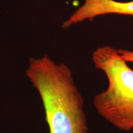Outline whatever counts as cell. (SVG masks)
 Wrapping results in <instances>:
<instances>
[{"label": "cell", "instance_id": "cell-1", "mask_svg": "<svg viewBox=\"0 0 133 133\" xmlns=\"http://www.w3.org/2000/svg\"><path fill=\"white\" fill-rule=\"evenodd\" d=\"M25 74L40 96L49 133H88L84 99L66 65L46 54L30 58Z\"/></svg>", "mask_w": 133, "mask_h": 133}, {"label": "cell", "instance_id": "cell-2", "mask_svg": "<svg viewBox=\"0 0 133 133\" xmlns=\"http://www.w3.org/2000/svg\"><path fill=\"white\" fill-rule=\"evenodd\" d=\"M97 69L107 78L105 90L96 94L93 105L103 118L124 131L133 129V70L121 57L118 50L103 46L92 53Z\"/></svg>", "mask_w": 133, "mask_h": 133}, {"label": "cell", "instance_id": "cell-3", "mask_svg": "<svg viewBox=\"0 0 133 133\" xmlns=\"http://www.w3.org/2000/svg\"><path fill=\"white\" fill-rule=\"evenodd\" d=\"M106 14H119L133 16V1L120 2L115 0H85L70 17L63 23L66 29L86 20L91 21L96 17Z\"/></svg>", "mask_w": 133, "mask_h": 133}, {"label": "cell", "instance_id": "cell-4", "mask_svg": "<svg viewBox=\"0 0 133 133\" xmlns=\"http://www.w3.org/2000/svg\"><path fill=\"white\" fill-rule=\"evenodd\" d=\"M121 57L126 62L133 63V51L126 49H117Z\"/></svg>", "mask_w": 133, "mask_h": 133}]
</instances>
